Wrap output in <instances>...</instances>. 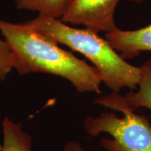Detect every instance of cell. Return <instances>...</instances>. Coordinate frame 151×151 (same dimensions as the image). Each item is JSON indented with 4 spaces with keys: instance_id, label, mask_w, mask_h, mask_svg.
<instances>
[{
    "instance_id": "6da1fadb",
    "label": "cell",
    "mask_w": 151,
    "mask_h": 151,
    "mask_svg": "<svg viewBox=\"0 0 151 151\" xmlns=\"http://www.w3.org/2000/svg\"><path fill=\"white\" fill-rule=\"evenodd\" d=\"M0 32L14 52V69L20 75L48 73L71 83L80 93L101 94L99 71L58 43L23 23L0 20Z\"/></svg>"
},
{
    "instance_id": "7a4b0ae2",
    "label": "cell",
    "mask_w": 151,
    "mask_h": 151,
    "mask_svg": "<svg viewBox=\"0 0 151 151\" xmlns=\"http://www.w3.org/2000/svg\"><path fill=\"white\" fill-rule=\"evenodd\" d=\"M22 23L88 58L99 71L103 83L111 92L119 93L125 88L131 90L137 88L141 67L127 62L98 33L86 28L70 27L60 19L43 16Z\"/></svg>"
},
{
    "instance_id": "3957f363",
    "label": "cell",
    "mask_w": 151,
    "mask_h": 151,
    "mask_svg": "<svg viewBox=\"0 0 151 151\" xmlns=\"http://www.w3.org/2000/svg\"><path fill=\"white\" fill-rule=\"evenodd\" d=\"M95 104L109 109L99 116H88L84 128L88 135L96 137L106 134L101 145L107 151H151V122L146 117L135 113L117 92L100 96Z\"/></svg>"
},
{
    "instance_id": "277c9868",
    "label": "cell",
    "mask_w": 151,
    "mask_h": 151,
    "mask_svg": "<svg viewBox=\"0 0 151 151\" xmlns=\"http://www.w3.org/2000/svg\"><path fill=\"white\" fill-rule=\"evenodd\" d=\"M120 0H71L60 20L83 25L94 32H110L117 29L114 13Z\"/></svg>"
},
{
    "instance_id": "5b68a950",
    "label": "cell",
    "mask_w": 151,
    "mask_h": 151,
    "mask_svg": "<svg viewBox=\"0 0 151 151\" xmlns=\"http://www.w3.org/2000/svg\"><path fill=\"white\" fill-rule=\"evenodd\" d=\"M105 39L124 60L135 58L143 51H151V24L136 30L117 28L105 34Z\"/></svg>"
},
{
    "instance_id": "8992f818",
    "label": "cell",
    "mask_w": 151,
    "mask_h": 151,
    "mask_svg": "<svg viewBox=\"0 0 151 151\" xmlns=\"http://www.w3.org/2000/svg\"><path fill=\"white\" fill-rule=\"evenodd\" d=\"M140 67L141 76L137 88L123 96L124 101L134 111L141 107L151 111V60H147Z\"/></svg>"
},
{
    "instance_id": "52a82bcc",
    "label": "cell",
    "mask_w": 151,
    "mask_h": 151,
    "mask_svg": "<svg viewBox=\"0 0 151 151\" xmlns=\"http://www.w3.org/2000/svg\"><path fill=\"white\" fill-rule=\"evenodd\" d=\"M3 144L1 151H33L32 138L16 123L6 116L2 121Z\"/></svg>"
},
{
    "instance_id": "ba28073f",
    "label": "cell",
    "mask_w": 151,
    "mask_h": 151,
    "mask_svg": "<svg viewBox=\"0 0 151 151\" xmlns=\"http://www.w3.org/2000/svg\"><path fill=\"white\" fill-rule=\"evenodd\" d=\"M20 10L37 12L39 16L60 19L63 16L71 0H14Z\"/></svg>"
},
{
    "instance_id": "9c48e42d",
    "label": "cell",
    "mask_w": 151,
    "mask_h": 151,
    "mask_svg": "<svg viewBox=\"0 0 151 151\" xmlns=\"http://www.w3.org/2000/svg\"><path fill=\"white\" fill-rule=\"evenodd\" d=\"M15 60L12 49L5 39H0V81L6 80L13 69H14Z\"/></svg>"
},
{
    "instance_id": "30bf717a",
    "label": "cell",
    "mask_w": 151,
    "mask_h": 151,
    "mask_svg": "<svg viewBox=\"0 0 151 151\" xmlns=\"http://www.w3.org/2000/svg\"><path fill=\"white\" fill-rule=\"evenodd\" d=\"M63 151H86L82 148L80 143L76 141H70L64 146Z\"/></svg>"
},
{
    "instance_id": "8fae6325",
    "label": "cell",
    "mask_w": 151,
    "mask_h": 151,
    "mask_svg": "<svg viewBox=\"0 0 151 151\" xmlns=\"http://www.w3.org/2000/svg\"><path fill=\"white\" fill-rule=\"evenodd\" d=\"M130 1H134V2H137V3H141V2H143V1H146V0H130Z\"/></svg>"
}]
</instances>
